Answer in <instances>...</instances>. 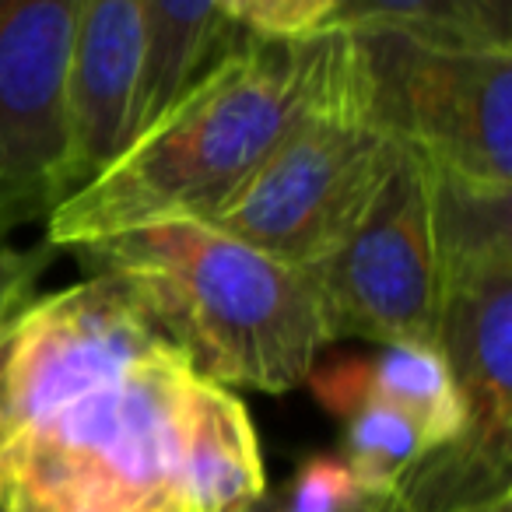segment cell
I'll return each instance as SVG.
<instances>
[{"label":"cell","mask_w":512,"mask_h":512,"mask_svg":"<svg viewBox=\"0 0 512 512\" xmlns=\"http://www.w3.org/2000/svg\"><path fill=\"white\" fill-rule=\"evenodd\" d=\"M193 372L120 278L22 306L0 330V512H190Z\"/></svg>","instance_id":"obj_1"},{"label":"cell","mask_w":512,"mask_h":512,"mask_svg":"<svg viewBox=\"0 0 512 512\" xmlns=\"http://www.w3.org/2000/svg\"><path fill=\"white\" fill-rule=\"evenodd\" d=\"M341 29L281 43L235 32L232 46L162 109L106 169L46 218V246L67 249L158 218H211L313 102Z\"/></svg>","instance_id":"obj_2"},{"label":"cell","mask_w":512,"mask_h":512,"mask_svg":"<svg viewBox=\"0 0 512 512\" xmlns=\"http://www.w3.org/2000/svg\"><path fill=\"white\" fill-rule=\"evenodd\" d=\"M85 274L134 288L200 376L288 393L327 348L313 274L204 218H158L67 246Z\"/></svg>","instance_id":"obj_3"},{"label":"cell","mask_w":512,"mask_h":512,"mask_svg":"<svg viewBox=\"0 0 512 512\" xmlns=\"http://www.w3.org/2000/svg\"><path fill=\"white\" fill-rule=\"evenodd\" d=\"M442 260L439 351L460 386L467 425L404 477L411 512H449L512 491V190L432 172Z\"/></svg>","instance_id":"obj_4"},{"label":"cell","mask_w":512,"mask_h":512,"mask_svg":"<svg viewBox=\"0 0 512 512\" xmlns=\"http://www.w3.org/2000/svg\"><path fill=\"white\" fill-rule=\"evenodd\" d=\"M397 155L400 144L358 106L341 29L323 88L207 221L281 264L313 271L358 228Z\"/></svg>","instance_id":"obj_5"},{"label":"cell","mask_w":512,"mask_h":512,"mask_svg":"<svg viewBox=\"0 0 512 512\" xmlns=\"http://www.w3.org/2000/svg\"><path fill=\"white\" fill-rule=\"evenodd\" d=\"M344 32L358 106L386 137L432 172L512 190V50L379 25Z\"/></svg>","instance_id":"obj_6"},{"label":"cell","mask_w":512,"mask_h":512,"mask_svg":"<svg viewBox=\"0 0 512 512\" xmlns=\"http://www.w3.org/2000/svg\"><path fill=\"white\" fill-rule=\"evenodd\" d=\"M327 341L435 344L442 313V260L432 176L400 144L376 200L330 260L313 267Z\"/></svg>","instance_id":"obj_7"},{"label":"cell","mask_w":512,"mask_h":512,"mask_svg":"<svg viewBox=\"0 0 512 512\" xmlns=\"http://www.w3.org/2000/svg\"><path fill=\"white\" fill-rule=\"evenodd\" d=\"M78 0H0V235L71 197Z\"/></svg>","instance_id":"obj_8"},{"label":"cell","mask_w":512,"mask_h":512,"mask_svg":"<svg viewBox=\"0 0 512 512\" xmlns=\"http://www.w3.org/2000/svg\"><path fill=\"white\" fill-rule=\"evenodd\" d=\"M144 50H148L144 0H78L71 78L74 190L106 169L130 144Z\"/></svg>","instance_id":"obj_9"},{"label":"cell","mask_w":512,"mask_h":512,"mask_svg":"<svg viewBox=\"0 0 512 512\" xmlns=\"http://www.w3.org/2000/svg\"><path fill=\"white\" fill-rule=\"evenodd\" d=\"M183 481L190 512H253L267 495L246 404L200 372H193L183 404Z\"/></svg>","instance_id":"obj_10"},{"label":"cell","mask_w":512,"mask_h":512,"mask_svg":"<svg viewBox=\"0 0 512 512\" xmlns=\"http://www.w3.org/2000/svg\"><path fill=\"white\" fill-rule=\"evenodd\" d=\"M144 11H148V50H144L130 141L169 102H176L232 46L239 32L225 22L218 0H144Z\"/></svg>","instance_id":"obj_11"},{"label":"cell","mask_w":512,"mask_h":512,"mask_svg":"<svg viewBox=\"0 0 512 512\" xmlns=\"http://www.w3.org/2000/svg\"><path fill=\"white\" fill-rule=\"evenodd\" d=\"M365 400L407 414L428 453L456 442L467 425L460 386L439 344H379V355L365 358Z\"/></svg>","instance_id":"obj_12"},{"label":"cell","mask_w":512,"mask_h":512,"mask_svg":"<svg viewBox=\"0 0 512 512\" xmlns=\"http://www.w3.org/2000/svg\"><path fill=\"white\" fill-rule=\"evenodd\" d=\"M404 29L463 46L512 50V0H341L334 29Z\"/></svg>","instance_id":"obj_13"},{"label":"cell","mask_w":512,"mask_h":512,"mask_svg":"<svg viewBox=\"0 0 512 512\" xmlns=\"http://www.w3.org/2000/svg\"><path fill=\"white\" fill-rule=\"evenodd\" d=\"M341 460L372 495H397L404 477L428 453L418 425L383 400H365L344 414Z\"/></svg>","instance_id":"obj_14"},{"label":"cell","mask_w":512,"mask_h":512,"mask_svg":"<svg viewBox=\"0 0 512 512\" xmlns=\"http://www.w3.org/2000/svg\"><path fill=\"white\" fill-rule=\"evenodd\" d=\"M369 498L372 491H365L348 463L334 453L306 456L281 491H267V505L274 512H355Z\"/></svg>","instance_id":"obj_15"},{"label":"cell","mask_w":512,"mask_h":512,"mask_svg":"<svg viewBox=\"0 0 512 512\" xmlns=\"http://www.w3.org/2000/svg\"><path fill=\"white\" fill-rule=\"evenodd\" d=\"M232 29L256 39L299 43L334 29L341 0H218Z\"/></svg>","instance_id":"obj_16"},{"label":"cell","mask_w":512,"mask_h":512,"mask_svg":"<svg viewBox=\"0 0 512 512\" xmlns=\"http://www.w3.org/2000/svg\"><path fill=\"white\" fill-rule=\"evenodd\" d=\"M53 246L43 249H18L11 239L0 235V330L22 306L36 299L39 274L50 267Z\"/></svg>","instance_id":"obj_17"},{"label":"cell","mask_w":512,"mask_h":512,"mask_svg":"<svg viewBox=\"0 0 512 512\" xmlns=\"http://www.w3.org/2000/svg\"><path fill=\"white\" fill-rule=\"evenodd\" d=\"M253 512H274L271 505H267V495L260 498V505H256ZM355 512H411V509H407V505L400 502L397 495H372L369 502H365V505H358Z\"/></svg>","instance_id":"obj_18"},{"label":"cell","mask_w":512,"mask_h":512,"mask_svg":"<svg viewBox=\"0 0 512 512\" xmlns=\"http://www.w3.org/2000/svg\"><path fill=\"white\" fill-rule=\"evenodd\" d=\"M449 512H512V491L484 498V502H474V505H460V509H449Z\"/></svg>","instance_id":"obj_19"}]
</instances>
